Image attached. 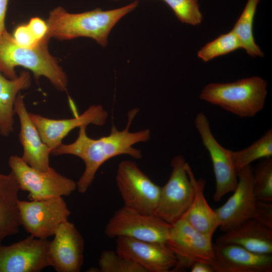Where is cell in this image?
<instances>
[{
    "mask_svg": "<svg viewBox=\"0 0 272 272\" xmlns=\"http://www.w3.org/2000/svg\"><path fill=\"white\" fill-rule=\"evenodd\" d=\"M139 110L133 109L128 113L124 129L118 130L113 125L109 135L98 139H91L86 133L87 126H81L77 138L69 144H61L51 151L54 156L72 155L81 158L85 164V170L77 182L80 193H85L92 184L97 170L109 159L120 155H127L135 159L142 158L141 151L133 147L139 143L149 140V129L130 132L129 127Z\"/></svg>",
    "mask_w": 272,
    "mask_h": 272,
    "instance_id": "cell-1",
    "label": "cell"
},
{
    "mask_svg": "<svg viewBox=\"0 0 272 272\" xmlns=\"http://www.w3.org/2000/svg\"><path fill=\"white\" fill-rule=\"evenodd\" d=\"M138 4L136 1L116 9L103 11L97 8L78 14L70 13L58 7L49 13L46 21V36L61 40L88 37L105 47L113 27L123 16L135 9Z\"/></svg>",
    "mask_w": 272,
    "mask_h": 272,
    "instance_id": "cell-2",
    "label": "cell"
},
{
    "mask_svg": "<svg viewBox=\"0 0 272 272\" xmlns=\"http://www.w3.org/2000/svg\"><path fill=\"white\" fill-rule=\"evenodd\" d=\"M46 36L37 46L27 48L19 45L7 31L0 36V72L9 79H16L15 68L22 66L30 70L36 80L46 78L59 91L66 90V74L57 60L49 52Z\"/></svg>",
    "mask_w": 272,
    "mask_h": 272,
    "instance_id": "cell-3",
    "label": "cell"
},
{
    "mask_svg": "<svg viewBox=\"0 0 272 272\" xmlns=\"http://www.w3.org/2000/svg\"><path fill=\"white\" fill-rule=\"evenodd\" d=\"M266 81L254 76L232 83H213L203 87L199 98L241 118L254 116L264 107Z\"/></svg>",
    "mask_w": 272,
    "mask_h": 272,
    "instance_id": "cell-4",
    "label": "cell"
},
{
    "mask_svg": "<svg viewBox=\"0 0 272 272\" xmlns=\"http://www.w3.org/2000/svg\"><path fill=\"white\" fill-rule=\"evenodd\" d=\"M9 165L20 190L28 192L30 200L68 196L77 189V182L51 167L46 171L38 170L17 155L10 157Z\"/></svg>",
    "mask_w": 272,
    "mask_h": 272,
    "instance_id": "cell-5",
    "label": "cell"
},
{
    "mask_svg": "<svg viewBox=\"0 0 272 272\" xmlns=\"http://www.w3.org/2000/svg\"><path fill=\"white\" fill-rule=\"evenodd\" d=\"M115 180L123 206L142 214L155 215L161 187L146 175L134 162L121 161L117 166Z\"/></svg>",
    "mask_w": 272,
    "mask_h": 272,
    "instance_id": "cell-6",
    "label": "cell"
},
{
    "mask_svg": "<svg viewBox=\"0 0 272 272\" xmlns=\"http://www.w3.org/2000/svg\"><path fill=\"white\" fill-rule=\"evenodd\" d=\"M171 228V224L156 215L142 214L123 206L109 220L104 233L110 238L127 237L166 243Z\"/></svg>",
    "mask_w": 272,
    "mask_h": 272,
    "instance_id": "cell-7",
    "label": "cell"
},
{
    "mask_svg": "<svg viewBox=\"0 0 272 272\" xmlns=\"http://www.w3.org/2000/svg\"><path fill=\"white\" fill-rule=\"evenodd\" d=\"M212 239L197 231L183 218L171 225L166 244L176 258L172 271L190 268L197 262L212 264L214 258Z\"/></svg>",
    "mask_w": 272,
    "mask_h": 272,
    "instance_id": "cell-8",
    "label": "cell"
},
{
    "mask_svg": "<svg viewBox=\"0 0 272 272\" xmlns=\"http://www.w3.org/2000/svg\"><path fill=\"white\" fill-rule=\"evenodd\" d=\"M185 163L183 156L174 157L169 178L161 187L155 215L171 225L182 218L193 199L194 189L185 168Z\"/></svg>",
    "mask_w": 272,
    "mask_h": 272,
    "instance_id": "cell-9",
    "label": "cell"
},
{
    "mask_svg": "<svg viewBox=\"0 0 272 272\" xmlns=\"http://www.w3.org/2000/svg\"><path fill=\"white\" fill-rule=\"evenodd\" d=\"M21 225L36 238L47 239L68 220L71 211L62 197L18 201Z\"/></svg>",
    "mask_w": 272,
    "mask_h": 272,
    "instance_id": "cell-10",
    "label": "cell"
},
{
    "mask_svg": "<svg viewBox=\"0 0 272 272\" xmlns=\"http://www.w3.org/2000/svg\"><path fill=\"white\" fill-rule=\"evenodd\" d=\"M194 125L212 160L216 179L213 200L218 202L225 195L233 192L237 185V173L234 166L231 150L223 147L215 139L208 119L203 113H197Z\"/></svg>",
    "mask_w": 272,
    "mask_h": 272,
    "instance_id": "cell-11",
    "label": "cell"
},
{
    "mask_svg": "<svg viewBox=\"0 0 272 272\" xmlns=\"http://www.w3.org/2000/svg\"><path fill=\"white\" fill-rule=\"evenodd\" d=\"M49 242L30 235L9 245L0 244V272H39L49 266Z\"/></svg>",
    "mask_w": 272,
    "mask_h": 272,
    "instance_id": "cell-12",
    "label": "cell"
},
{
    "mask_svg": "<svg viewBox=\"0 0 272 272\" xmlns=\"http://www.w3.org/2000/svg\"><path fill=\"white\" fill-rule=\"evenodd\" d=\"M115 240L117 253L147 272H171L176 264L175 255L166 243L127 237H118Z\"/></svg>",
    "mask_w": 272,
    "mask_h": 272,
    "instance_id": "cell-13",
    "label": "cell"
},
{
    "mask_svg": "<svg viewBox=\"0 0 272 272\" xmlns=\"http://www.w3.org/2000/svg\"><path fill=\"white\" fill-rule=\"evenodd\" d=\"M49 241L47 249L49 266L57 272H79L84 262V241L68 220L61 223Z\"/></svg>",
    "mask_w": 272,
    "mask_h": 272,
    "instance_id": "cell-14",
    "label": "cell"
},
{
    "mask_svg": "<svg viewBox=\"0 0 272 272\" xmlns=\"http://www.w3.org/2000/svg\"><path fill=\"white\" fill-rule=\"evenodd\" d=\"M237 177L233 194L224 205L215 210L219 227L224 232L253 217L257 199L253 189L251 166L238 172Z\"/></svg>",
    "mask_w": 272,
    "mask_h": 272,
    "instance_id": "cell-15",
    "label": "cell"
},
{
    "mask_svg": "<svg viewBox=\"0 0 272 272\" xmlns=\"http://www.w3.org/2000/svg\"><path fill=\"white\" fill-rule=\"evenodd\" d=\"M29 113L42 141L51 151L61 145L62 140L73 129L89 124L102 126L106 122L108 115L101 105H91L82 114L69 119H51L39 114Z\"/></svg>",
    "mask_w": 272,
    "mask_h": 272,
    "instance_id": "cell-16",
    "label": "cell"
},
{
    "mask_svg": "<svg viewBox=\"0 0 272 272\" xmlns=\"http://www.w3.org/2000/svg\"><path fill=\"white\" fill-rule=\"evenodd\" d=\"M214 272H271V255L250 251L234 244H213Z\"/></svg>",
    "mask_w": 272,
    "mask_h": 272,
    "instance_id": "cell-17",
    "label": "cell"
},
{
    "mask_svg": "<svg viewBox=\"0 0 272 272\" xmlns=\"http://www.w3.org/2000/svg\"><path fill=\"white\" fill-rule=\"evenodd\" d=\"M14 110L19 118L20 132L19 140L23 148L21 157L32 168L46 171L49 168L51 150L42 141L35 125L31 119L20 92L14 103Z\"/></svg>",
    "mask_w": 272,
    "mask_h": 272,
    "instance_id": "cell-18",
    "label": "cell"
},
{
    "mask_svg": "<svg viewBox=\"0 0 272 272\" xmlns=\"http://www.w3.org/2000/svg\"><path fill=\"white\" fill-rule=\"evenodd\" d=\"M216 243L234 244L258 254H272V229L250 219L219 236Z\"/></svg>",
    "mask_w": 272,
    "mask_h": 272,
    "instance_id": "cell-19",
    "label": "cell"
},
{
    "mask_svg": "<svg viewBox=\"0 0 272 272\" xmlns=\"http://www.w3.org/2000/svg\"><path fill=\"white\" fill-rule=\"evenodd\" d=\"M185 168L194 189L192 202L182 218L199 232L211 238L219 227L215 210L208 204L204 195L206 181L203 178L196 179L187 162Z\"/></svg>",
    "mask_w": 272,
    "mask_h": 272,
    "instance_id": "cell-20",
    "label": "cell"
},
{
    "mask_svg": "<svg viewBox=\"0 0 272 272\" xmlns=\"http://www.w3.org/2000/svg\"><path fill=\"white\" fill-rule=\"evenodd\" d=\"M18 182L11 172L0 173V244L3 240L19 232L21 226L18 209Z\"/></svg>",
    "mask_w": 272,
    "mask_h": 272,
    "instance_id": "cell-21",
    "label": "cell"
},
{
    "mask_svg": "<svg viewBox=\"0 0 272 272\" xmlns=\"http://www.w3.org/2000/svg\"><path fill=\"white\" fill-rule=\"evenodd\" d=\"M31 84L28 72L22 71L16 79H9L0 72V133L8 137L14 131V103L20 91Z\"/></svg>",
    "mask_w": 272,
    "mask_h": 272,
    "instance_id": "cell-22",
    "label": "cell"
},
{
    "mask_svg": "<svg viewBox=\"0 0 272 272\" xmlns=\"http://www.w3.org/2000/svg\"><path fill=\"white\" fill-rule=\"evenodd\" d=\"M260 0H248L232 31L238 39L241 48L253 57H262L263 53L256 43L253 26L257 7Z\"/></svg>",
    "mask_w": 272,
    "mask_h": 272,
    "instance_id": "cell-23",
    "label": "cell"
},
{
    "mask_svg": "<svg viewBox=\"0 0 272 272\" xmlns=\"http://www.w3.org/2000/svg\"><path fill=\"white\" fill-rule=\"evenodd\" d=\"M231 155L237 173L257 160L271 157V128L248 147L237 151H231Z\"/></svg>",
    "mask_w": 272,
    "mask_h": 272,
    "instance_id": "cell-24",
    "label": "cell"
},
{
    "mask_svg": "<svg viewBox=\"0 0 272 272\" xmlns=\"http://www.w3.org/2000/svg\"><path fill=\"white\" fill-rule=\"evenodd\" d=\"M253 189L256 199L272 201V158L260 159L252 168Z\"/></svg>",
    "mask_w": 272,
    "mask_h": 272,
    "instance_id": "cell-25",
    "label": "cell"
},
{
    "mask_svg": "<svg viewBox=\"0 0 272 272\" xmlns=\"http://www.w3.org/2000/svg\"><path fill=\"white\" fill-rule=\"evenodd\" d=\"M239 48H241L239 41L231 30L220 35L202 47L197 52V57L203 61L208 62Z\"/></svg>",
    "mask_w": 272,
    "mask_h": 272,
    "instance_id": "cell-26",
    "label": "cell"
},
{
    "mask_svg": "<svg viewBox=\"0 0 272 272\" xmlns=\"http://www.w3.org/2000/svg\"><path fill=\"white\" fill-rule=\"evenodd\" d=\"M101 272H147L142 266L119 255L115 251L104 250L98 261Z\"/></svg>",
    "mask_w": 272,
    "mask_h": 272,
    "instance_id": "cell-27",
    "label": "cell"
},
{
    "mask_svg": "<svg viewBox=\"0 0 272 272\" xmlns=\"http://www.w3.org/2000/svg\"><path fill=\"white\" fill-rule=\"evenodd\" d=\"M172 9L182 23L192 26L200 24L203 19L197 0H162Z\"/></svg>",
    "mask_w": 272,
    "mask_h": 272,
    "instance_id": "cell-28",
    "label": "cell"
},
{
    "mask_svg": "<svg viewBox=\"0 0 272 272\" xmlns=\"http://www.w3.org/2000/svg\"><path fill=\"white\" fill-rule=\"evenodd\" d=\"M13 37L19 45L27 48L34 47L40 41L36 39L27 24L18 26L15 30Z\"/></svg>",
    "mask_w": 272,
    "mask_h": 272,
    "instance_id": "cell-29",
    "label": "cell"
},
{
    "mask_svg": "<svg viewBox=\"0 0 272 272\" xmlns=\"http://www.w3.org/2000/svg\"><path fill=\"white\" fill-rule=\"evenodd\" d=\"M253 219L272 229V204L256 200Z\"/></svg>",
    "mask_w": 272,
    "mask_h": 272,
    "instance_id": "cell-30",
    "label": "cell"
},
{
    "mask_svg": "<svg viewBox=\"0 0 272 272\" xmlns=\"http://www.w3.org/2000/svg\"><path fill=\"white\" fill-rule=\"evenodd\" d=\"M30 31L38 41H41L46 37L48 27L46 22L39 17L31 18L27 24Z\"/></svg>",
    "mask_w": 272,
    "mask_h": 272,
    "instance_id": "cell-31",
    "label": "cell"
},
{
    "mask_svg": "<svg viewBox=\"0 0 272 272\" xmlns=\"http://www.w3.org/2000/svg\"><path fill=\"white\" fill-rule=\"evenodd\" d=\"M8 2L9 0H0V36L7 31L5 23Z\"/></svg>",
    "mask_w": 272,
    "mask_h": 272,
    "instance_id": "cell-32",
    "label": "cell"
},
{
    "mask_svg": "<svg viewBox=\"0 0 272 272\" xmlns=\"http://www.w3.org/2000/svg\"><path fill=\"white\" fill-rule=\"evenodd\" d=\"M191 272H214L211 264L202 262H197L190 267Z\"/></svg>",
    "mask_w": 272,
    "mask_h": 272,
    "instance_id": "cell-33",
    "label": "cell"
}]
</instances>
